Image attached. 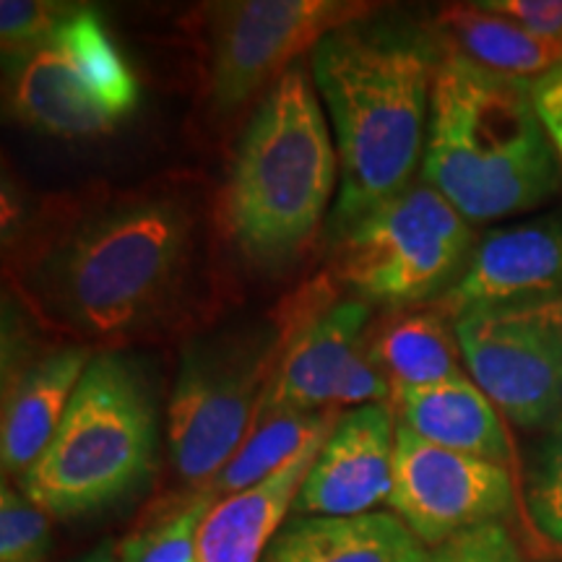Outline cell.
Instances as JSON below:
<instances>
[{"mask_svg":"<svg viewBox=\"0 0 562 562\" xmlns=\"http://www.w3.org/2000/svg\"><path fill=\"white\" fill-rule=\"evenodd\" d=\"M396 422L440 448L501 463L508 461V438L490 396L469 375L393 393Z\"/></svg>","mask_w":562,"mask_h":562,"instance_id":"ac0fdd59","label":"cell"},{"mask_svg":"<svg viewBox=\"0 0 562 562\" xmlns=\"http://www.w3.org/2000/svg\"><path fill=\"white\" fill-rule=\"evenodd\" d=\"M552 292H562V222L542 220L490 232L432 307L453 323L472 307Z\"/></svg>","mask_w":562,"mask_h":562,"instance_id":"5bb4252c","label":"cell"},{"mask_svg":"<svg viewBox=\"0 0 562 562\" xmlns=\"http://www.w3.org/2000/svg\"><path fill=\"white\" fill-rule=\"evenodd\" d=\"M334 430V427H331ZM331 430L321 432L269 480L216 501L199 531L195 562H261Z\"/></svg>","mask_w":562,"mask_h":562,"instance_id":"2e32d148","label":"cell"},{"mask_svg":"<svg viewBox=\"0 0 562 562\" xmlns=\"http://www.w3.org/2000/svg\"><path fill=\"white\" fill-rule=\"evenodd\" d=\"M216 505L209 492H193L186 501L161 508L117 547L121 562H195L203 518Z\"/></svg>","mask_w":562,"mask_h":562,"instance_id":"7402d4cb","label":"cell"},{"mask_svg":"<svg viewBox=\"0 0 562 562\" xmlns=\"http://www.w3.org/2000/svg\"><path fill=\"white\" fill-rule=\"evenodd\" d=\"M368 349L393 393L427 389L467 375L456 357L453 323L438 311L404 313L368 336Z\"/></svg>","mask_w":562,"mask_h":562,"instance_id":"ffe728a7","label":"cell"},{"mask_svg":"<svg viewBox=\"0 0 562 562\" xmlns=\"http://www.w3.org/2000/svg\"><path fill=\"white\" fill-rule=\"evenodd\" d=\"M389 505L432 550L456 533L501 521L513 505V482L501 463L440 448L396 422Z\"/></svg>","mask_w":562,"mask_h":562,"instance_id":"8fae6325","label":"cell"},{"mask_svg":"<svg viewBox=\"0 0 562 562\" xmlns=\"http://www.w3.org/2000/svg\"><path fill=\"white\" fill-rule=\"evenodd\" d=\"M195 248L191 201L172 191L117 193L42 237L19 277L47 323L87 341H123L178 307Z\"/></svg>","mask_w":562,"mask_h":562,"instance_id":"6da1fadb","label":"cell"},{"mask_svg":"<svg viewBox=\"0 0 562 562\" xmlns=\"http://www.w3.org/2000/svg\"><path fill=\"white\" fill-rule=\"evenodd\" d=\"M281 344L266 328L193 341L182 351L167 409L175 474L201 492L256 427Z\"/></svg>","mask_w":562,"mask_h":562,"instance_id":"52a82bcc","label":"cell"},{"mask_svg":"<svg viewBox=\"0 0 562 562\" xmlns=\"http://www.w3.org/2000/svg\"><path fill=\"white\" fill-rule=\"evenodd\" d=\"M336 175L339 154L313 74L294 66L258 104L232 165L224 214L245 256H294L321 227Z\"/></svg>","mask_w":562,"mask_h":562,"instance_id":"277c9868","label":"cell"},{"mask_svg":"<svg viewBox=\"0 0 562 562\" xmlns=\"http://www.w3.org/2000/svg\"><path fill=\"white\" fill-rule=\"evenodd\" d=\"M53 547L50 513L21 490L0 492V562H45Z\"/></svg>","mask_w":562,"mask_h":562,"instance_id":"603a6c76","label":"cell"},{"mask_svg":"<svg viewBox=\"0 0 562 562\" xmlns=\"http://www.w3.org/2000/svg\"><path fill=\"white\" fill-rule=\"evenodd\" d=\"M375 9L360 0H240L211 11V100L220 110L243 104L277 83L294 58L328 34L357 24ZM294 68V66H292Z\"/></svg>","mask_w":562,"mask_h":562,"instance_id":"30bf717a","label":"cell"},{"mask_svg":"<svg viewBox=\"0 0 562 562\" xmlns=\"http://www.w3.org/2000/svg\"><path fill=\"white\" fill-rule=\"evenodd\" d=\"M422 175L467 222L524 214L558 193L562 161L531 83L442 55Z\"/></svg>","mask_w":562,"mask_h":562,"instance_id":"3957f363","label":"cell"},{"mask_svg":"<svg viewBox=\"0 0 562 562\" xmlns=\"http://www.w3.org/2000/svg\"><path fill=\"white\" fill-rule=\"evenodd\" d=\"M79 5L58 0H3L0 3V40L3 58L37 45L47 34L58 30Z\"/></svg>","mask_w":562,"mask_h":562,"instance_id":"d4e9b609","label":"cell"},{"mask_svg":"<svg viewBox=\"0 0 562 562\" xmlns=\"http://www.w3.org/2000/svg\"><path fill=\"white\" fill-rule=\"evenodd\" d=\"M157 451V406L128 357L100 351L83 370L50 446L19 476V490L53 518L121 501L146 480Z\"/></svg>","mask_w":562,"mask_h":562,"instance_id":"5b68a950","label":"cell"},{"mask_svg":"<svg viewBox=\"0 0 562 562\" xmlns=\"http://www.w3.org/2000/svg\"><path fill=\"white\" fill-rule=\"evenodd\" d=\"M3 60L11 112L50 136H102L138 108L136 74L100 13L87 5L37 45Z\"/></svg>","mask_w":562,"mask_h":562,"instance_id":"8992f818","label":"cell"},{"mask_svg":"<svg viewBox=\"0 0 562 562\" xmlns=\"http://www.w3.org/2000/svg\"><path fill=\"white\" fill-rule=\"evenodd\" d=\"M427 547L396 513L297 516L281 526L261 562H425Z\"/></svg>","mask_w":562,"mask_h":562,"instance_id":"e0dca14e","label":"cell"},{"mask_svg":"<svg viewBox=\"0 0 562 562\" xmlns=\"http://www.w3.org/2000/svg\"><path fill=\"white\" fill-rule=\"evenodd\" d=\"M529 505L544 537L562 547V412L550 422V430L533 461Z\"/></svg>","mask_w":562,"mask_h":562,"instance_id":"cb8c5ba5","label":"cell"},{"mask_svg":"<svg viewBox=\"0 0 562 562\" xmlns=\"http://www.w3.org/2000/svg\"><path fill=\"white\" fill-rule=\"evenodd\" d=\"M472 243L459 211L417 182L344 232L336 240V273L368 305H419L459 279Z\"/></svg>","mask_w":562,"mask_h":562,"instance_id":"ba28073f","label":"cell"},{"mask_svg":"<svg viewBox=\"0 0 562 562\" xmlns=\"http://www.w3.org/2000/svg\"><path fill=\"white\" fill-rule=\"evenodd\" d=\"M87 347H60L3 370V472L21 476L50 446L76 385L91 362Z\"/></svg>","mask_w":562,"mask_h":562,"instance_id":"9a60e30c","label":"cell"},{"mask_svg":"<svg viewBox=\"0 0 562 562\" xmlns=\"http://www.w3.org/2000/svg\"><path fill=\"white\" fill-rule=\"evenodd\" d=\"M74 562H121L117 558V550L112 542H102L100 547H94V550H89L87 554H81L79 560Z\"/></svg>","mask_w":562,"mask_h":562,"instance_id":"f1b7e54d","label":"cell"},{"mask_svg":"<svg viewBox=\"0 0 562 562\" xmlns=\"http://www.w3.org/2000/svg\"><path fill=\"white\" fill-rule=\"evenodd\" d=\"M469 375L521 430L562 412V292L472 307L453 321Z\"/></svg>","mask_w":562,"mask_h":562,"instance_id":"9c48e42d","label":"cell"},{"mask_svg":"<svg viewBox=\"0 0 562 562\" xmlns=\"http://www.w3.org/2000/svg\"><path fill=\"white\" fill-rule=\"evenodd\" d=\"M476 5L516 21L539 37L562 42V0H482Z\"/></svg>","mask_w":562,"mask_h":562,"instance_id":"4316f807","label":"cell"},{"mask_svg":"<svg viewBox=\"0 0 562 562\" xmlns=\"http://www.w3.org/2000/svg\"><path fill=\"white\" fill-rule=\"evenodd\" d=\"M339 422L331 412H279L273 417L256 422L248 440L235 453L227 467L211 480L201 492H209L216 501L245 492L252 484L269 480L281 467H286L302 448L311 446L321 432L331 430Z\"/></svg>","mask_w":562,"mask_h":562,"instance_id":"44dd1931","label":"cell"},{"mask_svg":"<svg viewBox=\"0 0 562 562\" xmlns=\"http://www.w3.org/2000/svg\"><path fill=\"white\" fill-rule=\"evenodd\" d=\"M438 63L425 40L362 21L331 32L313 50V81L339 154L336 240L412 186L425 159Z\"/></svg>","mask_w":562,"mask_h":562,"instance_id":"7a4b0ae2","label":"cell"},{"mask_svg":"<svg viewBox=\"0 0 562 562\" xmlns=\"http://www.w3.org/2000/svg\"><path fill=\"white\" fill-rule=\"evenodd\" d=\"M425 562H524L501 521L474 526L427 550Z\"/></svg>","mask_w":562,"mask_h":562,"instance_id":"484cf974","label":"cell"},{"mask_svg":"<svg viewBox=\"0 0 562 562\" xmlns=\"http://www.w3.org/2000/svg\"><path fill=\"white\" fill-rule=\"evenodd\" d=\"M438 26L456 53L492 74L533 83L562 66V42L539 37L476 3L448 5L440 11Z\"/></svg>","mask_w":562,"mask_h":562,"instance_id":"d6986e66","label":"cell"},{"mask_svg":"<svg viewBox=\"0 0 562 562\" xmlns=\"http://www.w3.org/2000/svg\"><path fill=\"white\" fill-rule=\"evenodd\" d=\"M396 419L391 404H364L339 417L302 484L300 516H362L389 503Z\"/></svg>","mask_w":562,"mask_h":562,"instance_id":"4fadbf2b","label":"cell"},{"mask_svg":"<svg viewBox=\"0 0 562 562\" xmlns=\"http://www.w3.org/2000/svg\"><path fill=\"white\" fill-rule=\"evenodd\" d=\"M533 104L562 161V66L531 83Z\"/></svg>","mask_w":562,"mask_h":562,"instance_id":"83f0119b","label":"cell"},{"mask_svg":"<svg viewBox=\"0 0 562 562\" xmlns=\"http://www.w3.org/2000/svg\"><path fill=\"white\" fill-rule=\"evenodd\" d=\"M281 349L258 419L279 412H331L368 349L370 305L360 297L313 305Z\"/></svg>","mask_w":562,"mask_h":562,"instance_id":"7c38bea8","label":"cell"}]
</instances>
